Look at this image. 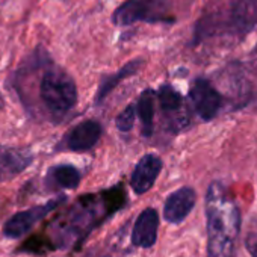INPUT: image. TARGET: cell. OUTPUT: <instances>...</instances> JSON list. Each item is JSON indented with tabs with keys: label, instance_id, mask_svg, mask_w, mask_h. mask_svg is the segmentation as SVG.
Instances as JSON below:
<instances>
[{
	"label": "cell",
	"instance_id": "cell-2",
	"mask_svg": "<svg viewBox=\"0 0 257 257\" xmlns=\"http://www.w3.org/2000/svg\"><path fill=\"white\" fill-rule=\"evenodd\" d=\"M40 97L52 116L59 119L76 106L77 86L68 73L58 67H52L43 74Z\"/></svg>",
	"mask_w": 257,
	"mask_h": 257
},
{
	"label": "cell",
	"instance_id": "cell-17",
	"mask_svg": "<svg viewBox=\"0 0 257 257\" xmlns=\"http://www.w3.org/2000/svg\"><path fill=\"white\" fill-rule=\"evenodd\" d=\"M248 248H249L251 255H252V257H257V240H254L252 243H249Z\"/></svg>",
	"mask_w": 257,
	"mask_h": 257
},
{
	"label": "cell",
	"instance_id": "cell-1",
	"mask_svg": "<svg viewBox=\"0 0 257 257\" xmlns=\"http://www.w3.org/2000/svg\"><path fill=\"white\" fill-rule=\"evenodd\" d=\"M207 257H234L240 231V213L219 182H213L206 195Z\"/></svg>",
	"mask_w": 257,
	"mask_h": 257
},
{
	"label": "cell",
	"instance_id": "cell-5",
	"mask_svg": "<svg viewBox=\"0 0 257 257\" xmlns=\"http://www.w3.org/2000/svg\"><path fill=\"white\" fill-rule=\"evenodd\" d=\"M189 97L194 103L195 112L201 119L210 121L218 115L222 98L209 80L195 79L189 89Z\"/></svg>",
	"mask_w": 257,
	"mask_h": 257
},
{
	"label": "cell",
	"instance_id": "cell-6",
	"mask_svg": "<svg viewBox=\"0 0 257 257\" xmlns=\"http://www.w3.org/2000/svg\"><path fill=\"white\" fill-rule=\"evenodd\" d=\"M103 127L95 119H86L73 127L64 140V146L70 152H88L100 140Z\"/></svg>",
	"mask_w": 257,
	"mask_h": 257
},
{
	"label": "cell",
	"instance_id": "cell-4",
	"mask_svg": "<svg viewBox=\"0 0 257 257\" xmlns=\"http://www.w3.org/2000/svg\"><path fill=\"white\" fill-rule=\"evenodd\" d=\"M62 201H64V198L50 200L46 204L34 206V207H29L26 210H22V212L13 215L4 225V236L8 239L23 237L26 233H29L32 230V227L35 224H38L41 219H44V216H47Z\"/></svg>",
	"mask_w": 257,
	"mask_h": 257
},
{
	"label": "cell",
	"instance_id": "cell-14",
	"mask_svg": "<svg viewBox=\"0 0 257 257\" xmlns=\"http://www.w3.org/2000/svg\"><path fill=\"white\" fill-rule=\"evenodd\" d=\"M155 109H156V92L149 88L143 91L140 95V100L137 103L138 116L143 122V135L152 137L153 134V125H155Z\"/></svg>",
	"mask_w": 257,
	"mask_h": 257
},
{
	"label": "cell",
	"instance_id": "cell-7",
	"mask_svg": "<svg viewBox=\"0 0 257 257\" xmlns=\"http://www.w3.org/2000/svg\"><path fill=\"white\" fill-rule=\"evenodd\" d=\"M34 162V155L28 149L0 146V183L22 174Z\"/></svg>",
	"mask_w": 257,
	"mask_h": 257
},
{
	"label": "cell",
	"instance_id": "cell-3",
	"mask_svg": "<svg viewBox=\"0 0 257 257\" xmlns=\"http://www.w3.org/2000/svg\"><path fill=\"white\" fill-rule=\"evenodd\" d=\"M112 22L116 26H131L138 22L171 25L174 17L168 0H127L115 10Z\"/></svg>",
	"mask_w": 257,
	"mask_h": 257
},
{
	"label": "cell",
	"instance_id": "cell-8",
	"mask_svg": "<svg viewBox=\"0 0 257 257\" xmlns=\"http://www.w3.org/2000/svg\"><path fill=\"white\" fill-rule=\"evenodd\" d=\"M161 170H162V159L158 155L153 153L144 155L137 164L131 177V186L135 191V194L143 195L147 191H150L156 179L159 177Z\"/></svg>",
	"mask_w": 257,
	"mask_h": 257
},
{
	"label": "cell",
	"instance_id": "cell-11",
	"mask_svg": "<svg viewBox=\"0 0 257 257\" xmlns=\"http://www.w3.org/2000/svg\"><path fill=\"white\" fill-rule=\"evenodd\" d=\"M230 14L237 34L249 32L257 23V0H230Z\"/></svg>",
	"mask_w": 257,
	"mask_h": 257
},
{
	"label": "cell",
	"instance_id": "cell-13",
	"mask_svg": "<svg viewBox=\"0 0 257 257\" xmlns=\"http://www.w3.org/2000/svg\"><path fill=\"white\" fill-rule=\"evenodd\" d=\"M47 183L56 189H74L80 183V173L73 165H56L49 170Z\"/></svg>",
	"mask_w": 257,
	"mask_h": 257
},
{
	"label": "cell",
	"instance_id": "cell-16",
	"mask_svg": "<svg viewBox=\"0 0 257 257\" xmlns=\"http://www.w3.org/2000/svg\"><path fill=\"white\" fill-rule=\"evenodd\" d=\"M138 110L135 104H128L118 116H116V128L119 132H131L134 125H135V119H137Z\"/></svg>",
	"mask_w": 257,
	"mask_h": 257
},
{
	"label": "cell",
	"instance_id": "cell-10",
	"mask_svg": "<svg viewBox=\"0 0 257 257\" xmlns=\"http://www.w3.org/2000/svg\"><path fill=\"white\" fill-rule=\"evenodd\" d=\"M159 215L155 209L149 207L143 210L132 230V242L137 246L150 248L158 239Z\"/></svg>",
	"mask_w": 257,
	"mask_h": 257
},
{
	"label": "cell",
	"instance_id": "cell-15",
	"mask_svg": "<svg viewBox=\"0 0 257 257\" xmlns=\"http://www.w3.org/2000/svg\"><path fill=\"white\" fill-rule=\"evenodd\" d=\"M158 98L162 110L165 113H174L179 112L183 106V97L182 94L171 85H162L158 91Z\"/></svg>",
	"mask_w": 257,
	"mask_h": 257
},
{
	"label": "cell",
	"instance_id": "cell-12",
	"mask_svg": "<svg viewBox=\"0 0 257 257\" xmlns=\"http://www.w3.org/2000/svg\"><path fill=\"white\" fill-rule=\"evenodd\" d=\"M144 65V59L143 58H138V59H134L131 62H127L118 73L115 74H110V76H104L98 85V91L95 94V104L101 103L116 86L119 82H122L124 79L131 77V76H135Z\"/></svg>",
	"mask_w": 257,
	"mask_h": 257
},
{
	"label": "cell",
	"instance_id": "cell-9",
	"mask_svg": "<svg viewBox=\"0 0 257 257\" xmlns=\"http://www.w3.org/2000/svg\"><path fill=\"white\" fill-rule=\"evenodd\" d=\"M195 200H197V194L192 188L185 186L177 189L165 201V207H164L165 219L171 224H180L183 219H186V216L194 209Z\"/></svg>",
	"mask_w": 257,
	"mask_h": 257
}]
</instances>
